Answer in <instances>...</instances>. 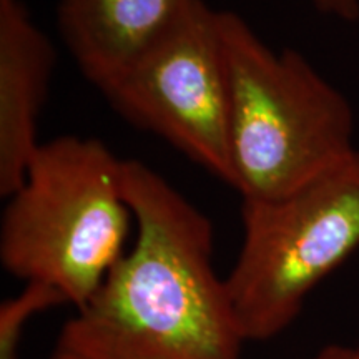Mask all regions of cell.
Segmentation results:
<instances>
[{
	"instance_id": "cell-1",
	"label": "cell",
	"mask_w": 359,
	"mask_h": 359,
	"mask_svg": "<svg viewBox=\"0 0 359 359\" xmlns=\"http://www.w3.org/2000/svg\"><path fill=\"white\" fill-rule=\"evenodd\" d=\"M123 180L135 243L62 325L48 359H241L212 222L142 161L125 160Z\"/></svg>"
},
{
	"instance_id": "cell-2",
	"label": "cell",
	"mask_w": 359,
	"mask_h": 359,
	"mask_svg": "<svg viewBox=\"0 0 359 359\" xmlns=\"http://www.w3.org/2000/svg\"><path fill=\"white\" fill-rule=\"evenodd\" d=\"M123 165L97 138L64 135L40 143L2 215L6 271L82 308L127 253L135 218Z\"/></svg>"
},
{
	"instance_id": "cell-3",
	"label": "cell",
	"mask_w": 359,
	"mask_h": 359,
	"mask_svg": "<svg viewBox=\"0 0 359 359\" xmlns=\"http://www.w3.org/2000/svg\"><path fill=\"white\" fill-rule=\"evenodd\" d=\"M230 77V161L241 198L290 195L354 151L351 103L299 52L269 48L222 11Z\"/></svg>"
},
{
	"instance_id": "cell-4",
	"label": "cell",
	"mask_w": 359,
	"mask_h": 359,
	"mask_svg": "<svg viewBox=\"0 0 359 359\" xmlns=\"http://www.w3.org/2000/svg\"><path fill=\"white\" fill-rule=\"evenodd\" d=\"M243 243L224 278L246 341L276 338L359 250V148L290 195L243 198Z\"/></svg>"
},
{
	"instance_id": "cell-5",
	"label": "cell",
	"mask_w": 359,
	"mask_h": 359,
	"mask_svg": "<svg viewBox=\"0 0 359 359\" xmlns=\"http://www.w3.org/2000/svg\"><path fill=\"white\" fill-rule=\"evenodd\" d=\"M100 92L127 122L233 185L222 11L188 0L168 32Z\"/></svg>"
},
{
	"instance_id": "cell-6",
	"label": "cell",
	"mask_w": 359,
	"mask_h": 359,
	"mask_svg": "<svg viewBox=\"0 0 359 359\" xmlns=\"http://www.w3.org/2000/svg\"><path fill=\"white\" fill-rule=\"evenodd\" d=\"M55 47L24 0H0V195L24 182L39 150V120L55 67Z\"/></svg>"
},
{
	"instance_id": "cell-7",
	"label": "cell",
	"mask_w": 359,
	"mask_h": 359,
	"mask_svg": "<svg viewBox=\"0 0 359 359\" xmlns=\"http://www.w3.org/2000/svg\"><path fill=\"white\" fill-rule=\"evenodd\" d=\"M188 0H58L57 29L100 90L168 32Z\"/></svg>"
},
{
	"instance_id": "cell-8",
	"label": "cell",
	"mask_w": 359,
	"mask_h": 359,
	"mask_svg": "<svg viewBox=\"0 0 359 359\" xmlns=\"http://www.w3.org/2000/svg\"><path fill=\"white\" fill-rule=\"evenodd\" d=\"M69 304L64 294L40 283H27L24 291L0 306V359H19L20 339L30 318L45 309Z\"/></svg>"
},
{
	"instance_id": "cell-9",
	"label": "cell",
	"mask_w": 359,
	"mask_h": 359,
	"mask_svg": "<svg viewBox=\"0 0 359 359\" xmlns=\"http://www.w3.org/2000/svg\"><path fill=\"white\" fill-rule=\"evenodd\" d=\"M323 15L334 17L343 22L359 20V0H309Z\"/></svg>"
},
{
	"instance_id": "cell-10",
	"label": "cell",
	"mask_w": 359,
	"mask_h": 359,
	"mask_svg": "<svg viewBox=\"0 0 359 359\" xmlns=\"http://www.w3.org/2000/svg\"><path fill=\"white\" fill-rule=\"evenodd\" d=\"M311 359H359V346L326 344Z\"/></svg>"
}]
</instances>
